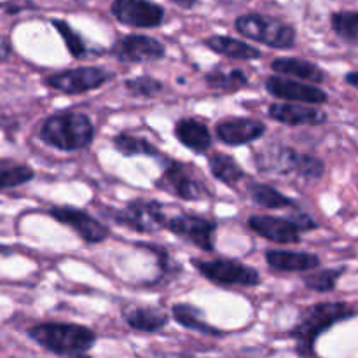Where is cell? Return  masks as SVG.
I'll return each instance as SVG.
<instances>
[{"instance_id": "cell-11", "label": "cell", "mask_w": 358, "mask_h": 358, "mask_svg": "<svg viewBox=\"0 0 358 358\" xmlns=\"http://www.w3.org/2000/svg\"><path fill=\"white\" fill-rule=\"evenodd\" d=\"M217 222L201 215H191V213H178V215L168 217L164 229L173 233L175 236L187 240L189 243L196 245L203 252L215 250V233Z\"/></svg>"}, {"instance_id": "cell-25", "label": "cell", "mask_w": 358, "mask_h": 358, "mask_svg": "<svg viewBox=\"0 0 358 358\" xmlns=\"http://www.w3.org/2000/svg\"><path fill=\"white\" fill-rule=\"evenodd\" d=\"M208 168L213 178H217L222 184L229 185V187L240 184L245 178V170L229 154L212 152L208 156Z\"/></svg>"}, {"instance_id": "cell-5", "label": "cell", "mask_w": 358, "mask_h": 358, "mask_svg": "<svg viewBox=\"0 0 358 358\" xmlns=\"http://www.w3.org/2000/svg\"><path fill=\"white\" fill-rule=\"evenodd\" d=\"M234 30L245 38L264 44L271 49H292L297 41L296 27L261 13L241 14L234 20Z\"/></svg>"}, {"instance_id": "cell-22", "label": "cell", "mask_w": 358, "mask_h": 358, "mask_svg": "<svg viewBox=\"0 0 358 358\" xmlns=\"http://www.w3.org/2000/svg\"><path fill=\"white\" fill-rule=\"evenodd\" d=\"M203 44L212 49L217 55H222L226 58L241 59V62H250V59H259L262 56L261 49L254 48L248 42L240 41V38L229 37V35H210L203 41Z\"/></svg>"}, {"instance_id": "cell-2", "label": "cell", "mask_w": 358, "mask_h": 358, "mask_svg": "<svg viewBox=\"0 0 358 358\" xmlns=\"http://www.w3.org/2000/svg\"><path fill=\"white\" fill-rule=\"evenodd\" d=\"M38 138L62 152L86 149L94 138V124L90 115L76 108L55 112L42 121Z\"/></svg>"}, {"instance_id": "cell-28", "label": "cell", "mask_w": 358, "mask_h": 358, "mask_svg": "<svg viewBox=\"0 0 358 358\" xmlns=\"http://www.w3.org/2000/svg\"><path fill=\"white\" fill-rule=\"evenodd\" d=\"M34 168L10 159H0V189H13L34 180Z\"/></svg>"}, {"instance_id": "cell-7", "label": "cell", "mask_w": 358, "mask_h": 358, "mask_svg": "<svg viewBox=\"0 0 358 358\" xmlns=\"http://www.w3.org/2000/svg\"><path fill=\"white\" fill-rule=\"evenodd\" d=\"M107 215L119 226L142 234H152L164 229L168 220L163 203L143 198L131 199L124 208L110 210Z\"/></svg>"}, {"instance_id": "cell-17", "label": "cell", "mask_w": 358, "mask_h": 358, "mask_svg": "<svg viewBox=\"0 0 358 358\" xmlns=\"http://www.w3.org/2000/svg\"><path fill=\"white\" fill-rule=\"evenodd\" d=\"M269 117L287 126H322L327 122L329 115L325 110L304 103H290V101H275L269 105Z\"/></svg>"}, {"instance_id": "cell-1", "label": "cell", "mask_w": 358, "mask_h": 358, "mask_svg": "<svg viewBox=\"0 0 358 358\" xmlns=\"http://www.w3.org/2000/svg\"><path fill=\"white\" fill-rule=\"evenodd\" d=\"M357 311L348 303H317L301 310L296 325L289 336L296 341L297 355L303 358H317L315 345L322 334L334 325L355 317Z\"/></svg>"}, {"instance_id": "cell-31", "label": "cell", "mask_w": 358, "mask_h": 358, "mask_svg": "<svg viewBox=\"0 0 358 358\" xmlns=\"http://www.w3.org/2000/svg\"><path fill=\"white\" fill-rule=\"evenodd\" d=\"M51 24L56 28V31L59 34V37L63 38L65 42L66 49H69L70 55L73 56L76 59H83L84 56L87 55V45L86 41L83 38V35L79 31H76L72 28V24L65 20H51Z\"/></svg>"}, {"instance_id": "cell-3", "label": "cell", "mask_w": 358, "mask_h": 358, "mask_svg": "<svg viewBox=\"0 0 358 358\" xmlns=\"http://www.w3.org/2000/svg\"><path fill=\"white\" fill-rule=\"evenodd\" d=\"M28 338L55 355L76 357L86 353L96 343V334L86 325L44 322L28 329Z\"/></svg>"}, {"instance_id": "cell-4", "label": "cell", "mask_w": 358, "mask_h": 358, "mask_svg": "<svg viewBox=\"0 0 358 358\" xmlns=\"http://www.w3.org/2000/svg\"><path fill=\"white\" fill-rule=\"evenodd\" d=\"M255 164L261 173L296 175L304 180H320L325 173V164L313 154H303L292 147L271 145L255 154Z\"/></svg>"}, {"instance_id": "cell-16", "label": "cell", "mask_w": 358, "mask_h": 358, "mask_svg": "<svg viewBox=\"0 0 358 358\" xmlns=\"http://www.w3.org/2000/svg\"><path fill=\"white\" fill-rule=\"evenodd\" d=\"M266 133V124L254 117H229L219 121L215 126L217 138L231 147L247 145L255 142Z\"/></svg>"}, {"instance_id": "cell-6", "label": "cell", "mask_w": 358, "mask_h": 358, "mask_svg": "<svg viewBox=\"0 0 358 358\" xmlns=\"http://www.w3.org/2000/svg\"><path fill=\"white\" fill-rule=\"evenodd\" d=\"M156 187L182 201H201L210 196L208 185L199 171L192 164L175 159L168 161L161 177L156 180Z\"/></svg>"}, {"instance_id": "cell-9", "label": "cell", "mask_w": 358, "mask_h": 358, "mask_svg": "<svg viewBox=\"0 0 358 358\" xmlns=\"http://www.w3.org/2000/svg\"><path fill=\"white\" fill-rule=\"evenodd\" d=\"M110 77L112 73L100 66H76V69L49 73L44 79V84L59 93L83 94L100 90L110 80Z\"/></svg>"}, {"instance_id": "cell-37", "label": "cell", "mask_w": 358, "mask_h": 358, "mask_svg": "<svg viewBox=\"0 0 358 358\" xmlns=\"http://www.w3.org/2000/svg\"><path fill=\"white\" fill-rule=\"evenodd\" d=\"M73 358H91V357H87L86 353H80V355H76Z\"/></svg>"}, {"instance_id": "cell-32", "label": "cell", "mask_w": 358, "mask_h": 358, "mask_svg": "<svg viewBox=\"0 0 358 358\" xmlns=\"http://www.w3.org/2000/svg\"><path fill=\"white\" fill-rule=\"evenodd\" d=\"M124 87L131 96L136 98H156L164 90L163 83L150 76H136L131 79H126Z\"/></svg>"}, {"instance_id": "cell-26", "label": "cell", "mask_w": 358, "mask_h": 358, "mask_svg": "<svg viewBox=\"0 0 358 358\" xmlns=\"http://www.w3.org/2000/svg\"><path fill=\"white\" fill-rule=\"evenodd\" d=\"M171 315H173L175 322L182 327L189 329V331L201 332L206 336H222V332L217 327H212L210 324H206L205 317H203V311L199 308L192 306V304H175L171 308Z\"/></svg>"}, {"instance_id": "cell-34", "label": "cell", "mask_w": 358, "mask_h": 358, "mask_svg": "<svg viewBox=\"0 0 358 358\" xmlns=\"http://www.w3.org/2000/svg\"><path fill=\"white\" fill-rule=\"evenodd\" d=\"M171 3H175V6L180 7V9L191 10V9H194L196 6H198L199 0H171Z\"/></svg>"}, {"instance_id": "cell-23", "label": "cell", "mask_w": 358, "mask_h": 358, "mask_svg": "<svg viewBox=\"0 0 358 358\" xmlns=\"http://www.w3.org/2000/svg\"><path fill=\"white\" fill-rule=\"evenodd\" d=\"M248 196H250L252 201L257 206L266 210H282V208H294L299 210L297 203L292 198L285 196L283 192H280L278 189H275L273 185L264 184V182L250 180L247 185Z\"/></svg>"}, {"instance_id": "cell-21", "label": "cell", "mask_w": 358, "mask_h": 358, "mask_svg": "<svg viewBox=\"0 0 358 358\" xmlns=\"http://www.w3.org/2000/svg\"><path fill=\"white\" fill-rule=\"evenodd\" d=\"M124 322L133 331L154 334V332L163 331L168 325L166 311L154 306H133L122 311Z\"/></svg>"}, {"instance_id": "cell-24", "label": "cell", "mask_w": 358, "mask_h": 358, "mask_svg": "<svg viewBox=\"0 0 358 358\" xmlns=\"http://www.w3.org/2000/svg\"><path fill=\"white\" fill-rule=\"evenodd\" d=\"M206 86L220 93H236L248 86V77L240 69H227V66H215L205 76Z\"/></svg>"}, {"instance_id": "cell-10", "label": "cell", "mask_w": 358, "mask_h": 358, "mask_svg": "<svg viewBox=\"0 0 358 358\" xmlns=\"http://www.w3.org/2000/svg\"><path fill=\"white\" fill-rule=\"evenodd\" d=\"M110 13L121 24L129 28H157L164 23L166 10L154 0H114Z\"/></svg>"}, {"instance_id": "cell-30", "label": "cell", "mask_w": 358, "mask_h": 358, "mask_svg": "<svg viewBox=\"0 0 358 358\" xmlns=\"http://www.w3.org/2000/svg\"><path fill=\"white\" fill-rule=\"evenodd\" d=\"M331 27L339 38L358 44V10H338L331 14Z\"/></svg>"}, {"instance_id": "cell-35", "label": "cell", "mask_w": 358, "mask_h": 358, "mask_svg": "<svg viewBox=\"0 0 358 358\" xmlns=\"http://www.w3.org/2000/svg\"><path fill=\"white\" fill-rule=\"evenodd\" d=\"M346 84H350L352 87H357L358 90V70H353V72H348L345 76Z\"/></svg>"}, {"instance_id": "cell-36", "label": "cell", "mask_w": 358, "mask_h": 358, "mask_svg": "<svg viewBox=\"0 0 358 358\" xmlns=\"http://www.w3.org/2000/svg\"><path fill=\"white\" fill-rule=\"evenodd\" d=\"M10 254H13V250H10V248L0 247V257H6V255H10Z\"/></svg>"}, {"instance_id": "cell-29", "label": "cell", "mask_w": 358, "mask_h": 358, "mask_svg": "<svg viewBox=\"0 0 358 358\" xmlns=\"http://www.w3.org/2000/svg\"><path fill=\"white\" fill-rule=\"evenodd\" d=\"M345 271L346 268H329L315 273H308L303 278V283L306 285V289L313 290V292L327 294L338 287L339 278L345 275Z\"/></svg>"}, {"instance_id": "cell-12", "label": "cell", "mask_w": 358, "mask_h": 358, "mask_svg": "<svg viewBox=\"0 0 358 358\" xmlns=\"http://www.w3.org/2000/svg\"><path fill=\"white\" fill-rule=\"evenodd\" d=\"M48 213L52 219L58 220L59 224L76 231L77 236L90 245L101 243V241L107 240L108 233H110L103 222H100V220L94 219L93 215H90L86 210L76 208V206H51V208L48 210Z\"/></svg>"}, {"instance_id": "cell-15", "label": "cell", "mask_w": 358, "mask_h": 358, "mask_svg": "<svg viewBox=\"0 0 358 358\" xmlns=\"http://www.w3.org/2000/svg\"><path fill=\"white\" fill-rule=\"evenodd\" d=\"M247 226L264 240L273 241L276 245H294L301 241L299 224L292 215L290 217H275L254 213L247 219Z\"/></svg>"}, {"instance_id": "cell-18", "label": "cell", "mask_w": 358, "mask_h": 358, "mask_svg": "<svg viewBox=\"0 0 358 358\" xmlns=\"http://www.w3.org/2000/svg\"><path fill=\"white\" fill-rule=\"evenodd\" d=\"M264 257L269 268L278 273H308L322 264L320 257L310 252L268 250Z\"/></svg>"}, {"instance_id": "cell-33", "label": "cell", "mask_w": 358, "mask_h": 358, "mask_svg": "<svg viewBox=\"0 0 358 358\" xmlns=\"http://www.w3.org/2000/svg\"><path fill=\"white\" fill-rule=\"evenodd\" d=\"M10 56V44L6 37L0 35V62L7 59Z\"/></svg>"}, {"instance_id": "cell-19", "label": "cell", "mask_w": 358, "mask_h": 358, "mask_svg": "<svg viewBox=\"0 0 358 358\" xmlns=\"http://www.w3.org/2000/svg\"><path fill=\"white\" fill-rule=\"evenodd\" d=\"M175 138L196 154L208 152L212 147V133L208 126L194 117H182L175 122Z\"/></svg>"}, {"instance_id": "cell-8", "label": "cell", "mask_w": 358, "mask_h": 358, "mask_svg": "<svg viewBox=\"0 0 358 358\" xmlns=\"http://www.w3.org/2000/svg\"><path fill=\"white\" fill-rule=\"evenodd\" d=\"M191 264L205 276L208 282L226 287H257L261 283V273L252 266L243 264L234 259H191Z\"/></svg>"}, {"instance_id": "cell-20", "label": "cell", "mask_w": 358, "mask_h": 358, "mask_svg": "<svg viewBox=\"0 0 358 358\" xmlns=\"http://www.w3.org/2000/svg\"><path fill=\"white\" fill-rule=\"evenodd\" d=\"M271 70L275 76L301 79L308 84H322L325 80V72L317 63L303 58H275L271 62Z\"/></svg>"}, {"instance_id": "cell-13", "label": "cell", "mask_w": 358, "mask_h": 358, "mask_svg": "<svg viewBox=\"0 0 358 358\" xmlns=\"http://www.w3.org/2000/svg\"><path fill=\"white\" fill-rule=\"evenodd\" d=\"M110 52L122 63H149L163 59L166 56V48L150 35L129 34L117 38Z\"/></svg>"}, {"instance_id": "cell-27", "label": "cell", "mask_w": 358, "mask_h": 358, "mask_svg": "<svg viewBox=\"0 0 358 358\" xmlns=\"http://www.w3.org/2000/svg\"><path fill=\"white\" fill-rule=\"evenodd\" d=\"M112 145L119 154L126 157L131 156H147V157H161V150L149 142L143 136L131 135V133H117L112 138Z\"/></svg>"}, {"instance_id": "cell-14", "label": "cell", "mask_w": 358, "mask_h": 358, "mask_svg": "<svg viewBox=\"0 0 358 358\" xmlns=\"http://www.w3.org/2000/svg\"><path fill=\"white\" fill-rule=\"evenodd\" d=\"M266 91L278 100H287L290 103L324 105L329 101L327 91L320 86L308 83H299L296 79L282 76H269L264 83Z\"/></svg>"}]
</instances>
